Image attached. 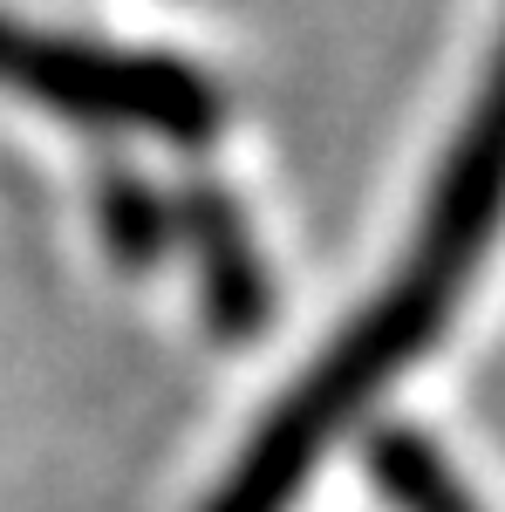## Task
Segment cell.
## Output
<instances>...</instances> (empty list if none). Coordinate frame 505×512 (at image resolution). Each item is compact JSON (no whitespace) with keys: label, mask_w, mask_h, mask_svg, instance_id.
<instances>
[{"label":"cell","mask_w":505,"mask_h":512,"mask_svg":"<svg viewBox=\"0 0 505 512\" xmlns=\"http://www.w3.org/2000/svg\"><path fill=\"white\" fill-rule=\"evenodd\" d=\"M376 478L403 512H485L424 437H383L376 444Z\"/></svg>","instance_id":"7a4b0ae2"},{"label":"cell","mask_w":505,"mask_h":512,"mask_svg":"<svg viewBox=\"0 0 505 512\" xmlns=\"http://www.w3.org/2000/svg\"><path fill=\"white\" fill-rule=\"evenodd\" d=\"M505 226V35L492 55V76L471 103L465 130L451 144V158L437 171L424 198V226L410 239L403 267L362 315L314 355V369L267 410V424L253 431L246 458L219 478L205 512H287L301 499L308 472L328 458V444L342 437L349 417H362L396 369H410L417 355L444 335V321L471 287L478 260L492 253Z\"/></svg>","instance_id":"6da1fadb"}]
</instances>
